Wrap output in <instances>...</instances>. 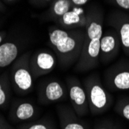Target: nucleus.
<instances>
[{"label":"nucleus","instance_id":"1","mask_svg":"<svg viewBox=\"0 0 129 129\" xmlns=\"http://www.w3.org/2000/svg\"><path fill=\"white\" fill-rule=\"evenodd\" d=\"M87 23L80 56L74 66V70L84 73L98 67L100 44L103 35L104 12L98 5L91 6L87 10Z\"/></svg>","mask_w":129,"mask_h":129},{"label":"nucleus","instance_id":"2","mask_svg":"<svg viewBox=\"0 0 129 129\" xmlns=\"http://www.w3.org/2000/svg\"><path fill=\"white\" fill-rule=\"evenodd\" d=\"M85 29H65L52 26L48 29L50 48L56 56L58 65L63 70L75 65L80 56Z\"/></svg>","mask_w":129,"mask_h":129},{"label":"nucleus","instance_id":"3","mask_svg":"<svg viewBox=\"0 0 129 129\" xmlns=\"http://www.w3.org/2000/svg\"><path fill=\"white\" fill-rule=\"evenodd\" d=\"M83 84L87 93L90 113L96 116L108 111L114 99L102 83L100 75L98 73L90 74L84 80Z\"/></svg>","mask_w":129,"mask_h":129},{"label":"nucleus","instance_id":"4","mask_svg":"<svg viewBox=\"0 0 129 129\" xmlns=\"http://www.w3.org/2000/svg\"><path fill=\"white\" fill-rule=\"evenodd\" d=\"M31 52L22 53L12 64L9 75L12 88L17 95L25 96L34 87V78L29 66Z\"/></svg>","mask_w":129,"mask_h":129},{"label":"nucleus","instance_id":"5","mask_svg":"<svg viewBox=\"0 0 129 129\" xmlns=\"http://www.w3.org/2000/svg\"><path fill=\"white\" fill-rule=\"evenodd\" d=\"M104 85L111 91L129 90V60L121 59L104 71Z\"/></svg>","mask_w":129,"mask_h":129},{"label":"nucleus","instance_id":"6","mask_svg":"<svg viewBox=\"0 0 129 129\" xmlns=\"http://www.w3.org/2000/svg\"><path fill=\"white\" fill-rule=\"evenodd\" d=\"M67 89V95L72 108L80 118L87 115L89 111V104L87 93L83 83L74 76H69L65 80Z\"/></svg>","mask_w":129,"mask_h":129},{"label":"nucleus","instance_id":"7","mask_svg":"<svg viewBox=\"0 0 129 129\" xmlns=\"http://www.w3.org/2000/svg\"><path fill=\"white\" fill-rule=\"evenodd\" d=\"M57 58L53 51L47 49H40L31 54L29 66L34 79L46 75L56 67Z\"/></svg>","mask_w":129,"mask_h":129},{"label":"nucleus","instance_id":"8","mask_svg":"<svg viewBox=\"0 0 129 129\" xmlns=\"http://www.w3.org/2000/svg\"><path fill=\"white\" fill-rule=\"evenodd\" d=\"M38 101L48 105L65 101L67 98V89L65 84L56 79L46 80L38 87Z\"/></svg>","mask_w":129,"mask_h":129},{"label":"nucleus","instance_id":"9","mask_svg":"<svg viewBox=\"0 0 129 129\" xmlns=\"http://www.w3.org/2000/svg\"><path fill=\"white\" fill-rule=\"evenodd\" d=\"M121 43L115 29H108L103 33L100 44L99 61L102 64H108L114 61L120 53Z\"/></svg>","mask_w":129,"mask_h":129},{"label":"nucleus","instance_id":"10","mask_svg":"<svg viewBox=\"0 0 129 129\" xmlns=\"http://www.w3.org/2000/svg\"><path fill=\"white\" fill-rule=\"evenodd\" d=\"M107 23L118 32L121 49L126 56H129V13L120 9L114 10L108 14Z\"/></svg>","mask_w":129,"mask_h":129},{"label":"nucleus","instance_id":"11","mask_svg":"<svg viewBox=\"0 0 129 129\" xmlns=\"http://www.w3.org/2000/svg\"><path fill=\"white\" fill-rule=\"evenodd\" d=\"M37 114V108L32 101H15L9 111V118L14 123L26 122L33 120Z\"/></svg>","mask_w":129,"mask_h":129},{"label":"nucleus","instance_id":"12","mask_svg":"<svg viewBox=\"0 0 129 129\" xmlns=\"http://www.w3.org/2000/svg\"><path fill=\"white\" fill-rule=\"evenodd\" d=\"M56 22L65 29H85L87 23V11L81 6H73Z\"/></svg>","mask_w":129,"mask_h":129},{"label":"nucleus","instance_id":"13","mask_svg":"<svg viewBox=\"0 0 129 129\" xmlns=\"http://www.w3.org/2000/svg\"><path fill=\"white\" fill-rule=\"evenodd\" d=\"M24 47V43L20 40H6L0 45V70L13 64Z\"/></svg>","mask_w":129,"mask_h":129},{"label":"nucleus","instance_id":"14","mask_svg":"<svg viewBox=\"0 0 129 129\" xmlns=\"http://www.w3.org/2000/svg\"><path fill=\"white\" fill-rule=\"evenodd\" d=\"M56 112L60 129H89L87 124L77 115L71 105H58Z\"/></svg>","mask_w":129,"mask_h":129},{"label":"nucleus","instance_id":"15","mask_svg":"<svg viewBox=\"0 0 129 129\" xmlns=\"http://www.w3.org/2000/svg\"><path fill=\"white\" fill-rule=\"evenodd\" d=\"M73 6L70 0H53L46 13V17L56 22Z\"/></svg>","mask_w":129,"mask_h":129},{"label":"nucleus","instance_id":"16","mask_svg":"<svg viewBox=\"0 0 129 129\" xmlns=\"http://www.w3.org/2000/svg\"><path fill=\"white\" fill-rule=\"evenodd\" d=\"M12 85L9 72L5 71L0 74V108L5 109L9 107L12 98Z\"/></svg>","mask_w":129,"mask_h":129},{"label":"nucleus","instance_id":"17","mask_svg":"<svg viewBox=\"0 0 129 129\" xmlns=\"http://www.w3.org/2000/svg\"><path fill=\"white\" fill-rule=\"evenodd\" d=\"M16 129H56L49 120H40L37 121L27 122L19 125Z\"/></svg>","mask_w":129,"mask_h":129},{"label":"nucleus","instance_id":"18","mask_svg":"<svg viewBox=\"0 0 129 129\" xmlns=\"http://www.w3.org/2000/svg\"><path fill=\"white\" fill-rule=\"evenodd\" d=\"M114 111L129 121V98L124 97L119 98L114 105Z\"/></svg>","mask_w":129,"mask_h":129},{"label":"nucleus","instance_id":"19","mask_svg":"<svg viewBox=\"0 0 129 129\" xmlns=\"http://www.w3.org/2000/svg\"><path fill=\"white\" fill-rule=\"evenodd\" d=\"M94 129H121L115 123L108 121L104 120L102 121L96 123L94 126Z\"/></svg>","mask_w":129,"mask_h":129},{"label":"nucleus","instance_id":"20","mask_svg":"<svg viewBox=\"0 0 129 129\" xmlns=\"http://www.w3.org/2000/svg\"><path fill=\"white\" fill-rule=\"evenodd\" d=\"M107 1L110 3V4L129 13V0H107Z\"/></svg>","mask_w":129,"mask_h":129},{"label":"nucleus","instance_id":"21","mask_svg":"<svg viewBox=\"0 0 129 129\" xmlns=\"http://www.w3.org/2000/svg\"><path fill=\"white\" fill-rule=\"evenodd\" d=\"M29 4L34 7L42 8L46 6L48 4L52 3L53 0H28Z\"/></svg>","mask_w":129,"mask_h":129},{"label":"nucleus","instance_id":"22","mask_svg":"<svg viewBox=\"0 0 129 129\" xmlns=\"http://www.w3.org/2000/svg\"><path fill=\"white\" fill-rule=\"evenodd\" d=\"M0 129H14L3 114H0Z\"/></svg>","mask_w":129,"mask_h":129},{"label":"nucleus","instance_id":"23","mask_svg":"<svg viewBox=\"0 0 129 129\" xmlns=\"http://www.w3.org/2000/svg\"><path fill=\"white\" fill-rule=\"evenodd\" d=\"M74 6H83L86 5L90 0H70Z\"/></svg>","mask_w":129,"mask_h":129},{"label":"nucleus","instance_id":"24","mask_svg":"<svg viewBox=\"0 0 129 129\" xmlns=\"http://www.w3.org/2000/svg\"><path fill=\"white\" fill-rule=\"evenodd\" d=\"M7 33L5 30L0 31V45L3 44L5 41H6V37H7Z\"/></svg>","mask_w":129,"mask_h":129},{"label":"nucleus","instance_id":"25","mask_svg":"<svg viewBox=\"0 0 129 129\" xmlns=\"http://www.w3.org/2000/svg\"><path fill=\"white\" fill-rule=\"evenodd\" d=\"M6 6L4 5L2 0H0V13H4V12H6Z\"/></svg>","mask_w":129,"mask_h":129},{"label":"nucleus","instance_id":"26","mask_svg":"<svg viewBox=\"0 0 129 129\" xmlns=\"http://www.w3.org/2000/svg\"><path fill=\"white\" fill-rule=\"evenodd\" d=\"M3 3H9V4H12V3H16L18 0H2Z\"/></svg>","mask_w":129,"mask_h":129},{"label":"nucleus","instance_id":"27","mask_svg":"<svg viewBox=\"0 0 129 129\" xmlns=\"http://www.w3.org/2000/svg\"><path fill=\"white\" fill-rule=\"evenodd\" d=\"M2 24V20H0V25Z\"/></svg>","mask_w":129,"mask_h":129}]
</instances>
